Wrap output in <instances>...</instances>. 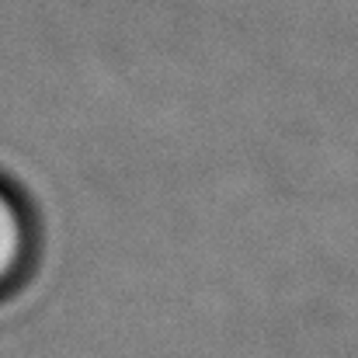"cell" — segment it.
I'll list each match as a JSON object with an SVG mask.
<instances>
[{"label": "cell", "instance_id": "6da1fadb", "mask_svg": "<svg viewBox=\"0 0 358 358\" xmlns=\"http://www.w3.org/2000/svg\"><path fill=\"white\" fill-rule=\"evenodd\" d=\"M35 250V230L24 202L0 181V299L10 296L28 275Z\"/></svg>", "mask_w": 358, "mask_h": 358}]
</instances>
